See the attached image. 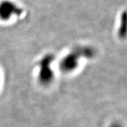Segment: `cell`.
Here are the masks:
<instances>
[{"mask_svg": "<svg viewBox=\"0 0 127 127\" xmlns=\"http://www.w3.org/2000/svg\"><path fill=\"white\" fill-rule=\"evenodd\" d=\"M96 55V51L91 47H78L59 62V69L64 73H69L74 71L78 66V61L81 58L93 59Z\"/></svg>", "mask_w": 127, "mask_h": 127, "instance_id": "cell-1", "label": "cell"}, {"mask_svg": "<svg viewBox=\"0 0 127 127\" xmlns=\"http://www.w3.org/2000/svg\"><path fill=\"white\" fill-rule=\"evenodd\" d=\"M55 60V56L52 54H47L38 62L39 67L38 81L41 85L47 86L54 80V71L52 68V64Z\"/></svg>", "mask_w": 127, "mask_h": 127, "instance_id": "cell-2", "label": "cell"}, {"mask_svg": "<svg viewBox=\"0 0 127 127\" xmlns=\"http://www.w3.org/2000/svg\"><path fill=\"white\" fill-rule=\"evenodd\" d=\"M117 34L121 39H125L127 37V11H124L121 15Z\"/></svg>", "mask_w": 127, "mask_h": 127, "instance_id": "cell-3", "label": "cell"}, {"mask_svg": "<svg viewBox=\"0 0 127 127\" xmlns=\"http://www.w3.org/2000/svg\"><path fill=\"white\" fill-rule=\"evenodd\" d=\"M108 127H125V126L119 122H114Z\"/></svg>", "mask_w": 127, "mask_h": 127, "instance_id": "cell-4", "label": "cell"}]
</instances>
